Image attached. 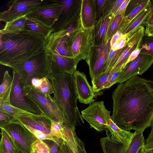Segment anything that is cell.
Segmentation results:
<instances>
[{
	"label": "cell",
	"mask_w": 153,
	"mask_h": 153,
	"mask_svg": "<svg viewBox=\"0 0 153 153\" xmlns=\"http://www.w3.org/2000/svg\"><path fill=\"white\" fill-rule=\"evenodd\" d=\"M13 78V86L10 96L11 105L33 114L45 115L33 101L24 94L20 77L14 71Z\"/></svg>",
	"instance_id": "obj_10"
},
{
	"label": "cell",
	"mask_w": 153,
	"mask_h": 153,
	"mask_svg": "<svg viewBox=\"0 0 153 153\" xmlns=\"http://www.w3.org/2000/svg\"><path fill=\"white\" fill-rule=\"evenodd\" d=\"M97 18L94 0L81 1L80 20L82 28L89 29L94 27Z\"/></svg>",
	"instance_id": "obj_19"
},
{
	"label": "cell",
	"mask_w": 153,
	"mask_h": 153,
	"mask_svg": "<svg viewBox=\"0 0 153 153\" xmlns=\"http://www.w3.org/2000/svg\"><path fill=\"white\" fill-rule=\"evenodd\" d=\"M53 90V100L60 111L64 123L75 130L84 123L78 109V95L74 75L66 73L53 74L48 77Z\"/></svg>",
	"instance_id": "obj_3"
},
{
	"label": "cell",
	"mask_w": 153,
	"mask_h": 153,
	"mask_svg": "<svg viewBox=\"0 0 153 153\" xmlns=\"http://www.w3.org/2000/svg\"><path fill=\"white\" fill-rule=\"evenodd\" d=\"M123 34L120 31H117L112 37L109 42V47L111 46L115 42L121 38ZM109 43V42H108Z\"/></svg>",
	"instance_id": "obj_49"
},
{
	"label": "cell",
	"mask_w": 153,
	"mask_h": 153,
	"mask_svg": "<svg viewBox=\"0 0 153 153\" xmlns=\"http://www.w3.org/2000/svg\"><path fill=\"white\" fill-rule=\"evenodd\" d=\"M152 149H153V124L151 126V132L145 140L143 146L141 149L146 150Z\"/></svg>",
	"instance_id": "obj_44"
},
{
	"label": "cell",
	"mask_w": 153,
	"mask_h": 153,
	"mask_svg": "<svg viewBox=\"0 0 153 153\" xmlns=\"http://www.w3.org/2000/svg\"><path fill=\"white\" fill-rule=\"evenodd\" d=\"M114 16L110 12L100 17L94 26L95 42L97 45L105 41L109 24Z\"/></svg>",
	"instance_id": "obj_22"
},
{
	"label": "cell",
	"mask_w": 153,
	"mask_h": 153,
	"mask_svg": "<svg viewBox=\"0 0 153 153\" xmlns=\"http://www.w3.org/2000/svg\"><path fill=\"white\" fill-rule=\"evenodd\" d=\"M46 2L36 7L27 17L38 20L47 26L53 28L62 14V5L57 0Z\"/></svg>",
	"instance_id": "obj_12"
},
{
	"label": "cell",
	"mask_w": 153,
	"mask_h": 153,
	"mask_svg": "<svg viewBox=\"0 0 153 153\" xmlns=\"http://www.w3.org/2000/svg\"><path fill=\"white\" fill-rule=\"evenodd\" d=\"M108 124L107 129L109 131L111 136H108L112 140L124 144L130 143L135 132L132 133L121 128L114 122L111 117L109 120Z\"/></svg>",
	"instance_id": "obj_21"
},
{
	"label": "cell",
	"mask_w": 153,
	"mask_h": 153,
	"mask_svg": "<svg viewBox=\"0 0 153 153\" xmlns=\"http://www.w3.org/2000/svg\"><path fill=\"white\" fill-rule=\"evenodd\" d=\"M15 148L14 153H24L21 150L15 145Z\"/></svg>",
	"instance_id": "obj_56"
},
{
	"label": "cell",
	"mask_w": 153,
	"mask_h": 153,
	"mask_svg": "<svg viewBox=\"0 0 153 153\" xmlns=\"http://www.w3.org/2000/svg\"><path fill=\"white\" fill-rule=\"evenodd\" d=\"M49 148L42 140L38 139L31 145V153H49Z\"/></svg>",
	"instance_id": "obj_38"
},
{
	"label": "cell",
	"mask_w": 153,
	"mask_h": 153,
	"mask_svg": "<svg viewBox=\"0 0 153 153\" xmlns=\"http://www.w3.org/2000/svg\"><path fill=\"white\" fill-rule=\"evenodd\" d=\"M0 110L10 115L15 120L18 118L26 117H33L36 114L28 112L12 105L10 102H4L0 101Z\"/></svg>",
	"instance_id": "obj_25"
},
{
	"label": "cell",
	"mask_w": 153,
	"mask_h": 153,
	"mask_svg": "<svg viewBox=\"0 0 153 153\" xmlns=\"http://www.w3.org/2000/svg\"><path fill=\"white\" fill-rule=\"evenodd\" d=\"M0 63L11 66L32 57L45 48V40L25 29L17 33H0Z\"/></svg>",
	"instance_id": "obj_2"
},
{
	"label": "cell",
	"mask_w": 153,
	"mask_h": 153,
	"mask_svg": "<svg viewBox=\"0 0 153 153\" xmlns=\"http://www.w3.org/2000/svg\"><path fill=\"white\" fill-rule=\"evenodd\" d=\"M25 29L33 32L45 40L54 31L53 28L47 26L38 20L27 17Z\"/></svg>",
	"instance_id": "obj_24"
},
{
	"label": "cell",
	"mask_w": 153,
	"mask_h": 153,
	"mask_svg": "<svg viewBox=\"0 0 153 153\" xmlns=\"http://www.w3.org/2000/svg\"><path fill=\"white\" fill-rule=\"evenodd\" d=\"M144 35L148 36H153V26L146 27Z\"/></svg>",
	"instance_id": "obj_52"
},
{
	"label": "cell",
	"mask_w": 153,
	"mask_h": 153,
	"mask_svg": "<svg viewBox=\"0 0 153 153\" xmlns=\"http://www.w3.org/2000/svg\"><path fill=\"white\" fill-rule=\"evenodd\" d=\"M45 50L51 62L52 73H66L74 75L79 61L73 57L62 56Z\"/></svg>",
	"instance_id": "obj_16"
},
{
	"label": "cell",
	"mask_w": 153,
	"mask_h": 153,
	"mask_svg": "<svg viewBox=\"0 0 153 153\" xmlns=\"http://www.w3.org/2000/svg\"><path fill=\"white\" fill-rule=\"evenodd\" d=\"M150 0H144L143 2L136 7L128 14L124 16L118 29H122L126 25L138 16L144 10L151 4Z\"/></svg>",
	"instance_id": "obj_30"
},
{
	"label": "cell",
	"mask_w": 153,
	"mask_h": 153,
	"mask_svg": "<svg viewBox=\"0 0 153 153\" xmlns=\"http://www.w3.org/2000/svg\"><path fill=\"white\" fill-rule=\"evenodd\" d=\"M144 24L146 27L153 26V7H152L150 12Z\"/></svg>",
	"instance_id": "obj_50"
},
{
	"label": "cell",
	"mask_w": 153,
	"mask_h": 153,
	"mask_svg": "<svg viewBox=\"0 0 153 153\" xmlns=\"http://www.w3.org/2000/svg\"><path fill=\"white\" fill-rule=\"evenodd\" d=\"M123 48L117 50H114L110 48L107 62L104 72H108L111 70Z\"/></svg>",
	"instance_id": "obj_35"
},
{
	"label": "cell",
	"mask_w": 153,
	"mask_h": 153,
	"mask_svg": "<svg viewBox=\"0 0 153 153\" xmlns=\"http://www.w3.org/2000/svg\"><path fill=\"white\" fill-rule=\"evenodd\" d=\"M153 64V57L140 53L135 59L128 63L123 69L115 84L123 83L134 76L141 75Z\"/></svg>",
	"instance_id": "obj_13"
},
{
	"label": "cell",
	"mask_w": 153,
	"mask_h": 153,
	"mask_svg": "<svg viewBox=\"0 0 153 153\" xmlns=\"http://www.w3.org/2000/svg\"><path fill=\"white\" fill-rule=\"evenodd\" d=\"M139 48L141 49L140 53L153 57V36H148L144 35L141 41Z\"/></svg>",
	"instance_id": "obj_33"
},
{
	"label": "cell",
	"mask_w": 153,
	"mask_h": 153,
	"mask_svg": "<svg viewBox=\"0 0 153 153\" xmlns=\"http://www.w3.org/2000/svg\"><path fill=\"white\" fill-rule=\"evenodd\" d=\"M130 1V0H124V1L121 4L114 16L120 13L126 9Z\"/></svg>",
	"instance_id": "obj_51"
},
{
	"label": "cell",
	"mask_w": 153,
	"mask_h": 153,
	"mask_svg": "<svg viewBox=\"0 0 153 153\" xmlns=\"http://www.w3.org/2000/svg\"><path fill=\"white\" fill-rule=\"evenodd\" d=\"M13 84V78L10 75L9 71L4 74L2 82L0 86V101L10 102V96Z\"/></svg>",
	"instance_id": "obj_26"
},
{
	"label": "cell",
	"mask_w": 153,
	"mask_h": 153,
	"mask_svg": "<svg viewBox=\"0 0 153 153\" xmlns=\"http://www.w3.org/2000/svg\"><path fill=\"white\" fill-rule=\"evenodd\" d=\"M79 101L84 104L92 103L95 96L92 87L83 72L76 71L74 74Z\"/></svg>",
	"instance_id": "obj_17"
},
{
	"label": "cell",
	"mask_w": 153,
	"mask_h": 153,
	"mask_svg": "<svg viewBox=\"0 0 153 153\" xmlns=\"http://www.w3.org/2000/svg\"><path fill=\"white\" fill-rule=\"evenodd\" d=\"M144 0H130L127 7L125 16L128 14L132 10L144 1Z\"/></svg>",
	"instance_id": "obj_46"
},
{
	"label": "cell",
	"mask_w": 153,
	"mask_h": 153,
	"mask_svg": "<svg viewBox=\"0 0 153 153\" xmlns=\"http://www.w3.org/2000/svg\"><path fill=\"white\" fill-rule=\"evenodd\" d=\"M111 117L121 128L143 132L153 124V81L134 76L119 83L112 95Z\"/></svg>",
	"instance_id": "obj_1"
},
{
	"label": "cell",
	"mask_w": 153,
	"mask_h": 153,
	"mask_svg": "<svg viewBox=\"0 0 153 153\" xmlns=\"http://www.w3.org/2000/svg\"><path fill=\"white\" fill-rule=\"evenodd\" d=\"M145 28L141 26L132 35L123 49L111 71L121 66L126 63L131 53L135 49L139 47L141 39L144 35Z\"/></svg>",
	"instance_id": "obj_18"
},
{
	"label": "cell",
	"mask_w": 153,
	"mask_h": 153,
	"mask_svg": "<svg viewBox=\"0 0 153 153\" xmlns=\"http://www.w3.org/2000/svg\"><path fill=\"white\" fill-rule=\"evenodd\" d=\"M110 111L105 108L103 101L94 102L81 111L83 119L90 126L98 131L107 129L111 117Z\"/></svg>",
	"instance_id": "obj_8"
},
{
	"label": "cell",
	"mask_w": 153,
	"mask_h": 153,
	"mask_svg": "<svg viewBox=\"0 0 153 153\" xmlns=\"http://www.w3.org/2000/svg\"><path fill=\"white\" fill-rule=\"evenodd\" d=\"M62 133L63 140L73 153H87L84 143L77 136L75 130L64 123Z\"/></svg>",
	"instance_id": "obj_20"
},
{
	"label": "cell",
	"mask_w": 153,
	"mask_h": 153,
	"mask_svg": "<svg viewBox=\"0 0 153 153\" xmlns=\"http://www.w3.org/2000/svg\"><path fill=\"white\" fill-rule=\"evenodd\" d=\"M0 128L8 134L16 146L24 153H31V145L38 139L24 125L17 120Z\"/></svg>",
	"instance_id": "obj_6"
},
{
	"label": "cell",
	"mask_w": 153,
	"mask_h": 153,
	"mask_svg": "<svg viewBox=\"0 0 153 153\" xmlns=\"http://www.w3.org/2000/svg\"><path fill=\"white\" fill-rule=\"evenodd\" d=\"M124 0H117L113 1L111 4L110 12L114 16L122 3Z\"/></svg>",
	"instance_id": "obj_47"
},
{
	"label": "cell",
	"mask_w": 153,
	"mask_h": 153,
	"mask_svg": "<svg viewBox=\"0 0 153 153\" xmlns=\"http://www.w3.org/2000/svg\"><path fill=\"white\" fill-rule=\"evenodd\" d=\"M129 39L126 35H123L121 38L110 47L109 48L114 50L122 49L125 47Z\"/></svg>",
	"instance_id": "obj_42"
},
{
	"label": "cell",
	"mask_w": 153,
	"mask_h": 153,
	"mask_svg": "<svg viewBox=\"0 0 153 153\" xmlns=\"http://www.w3.org/2000/svg\"><path fill=\"white\" fill-rule=\"evenodd\" d=\"M16 120L8 114L0 110V127Z\"/></svg>",
	"instance_id": "obj_43"
},
{
	"label": "cell",
	"mask_w": 153,
	"mask_h": 153,
	"mask_svg": "<svg viewBox=\"0 0 153 153\" xmlns=\"http://www.w3.org/2000/svg\"><path fill=\"white\" fill-rule=\"evenodd\" d=\"M151 5L144 10L138 16L124 26L120 31L129 39L132 35L144 23L149 16L151 9Z\"/></svg>",
	"instance_id": "obj_23"
},
{
	"label": "cell",
	"mask_w": 153,
	"mask_h": 153,
	"mask_svg": "<svg viewBox=\"0 0 153 153\" xmlns=\"http://www.w3.org/2000/svg\"><path fill=\"white\" fill-rule=\"evenodd\" d=\"M1 129V140L10 153H14L15 148L14 142L12 137L2 128Z\"/></svg>",
	"instance_id": "obj_36"
},
{
	"label": "cell",
	"mask_w": 153,
	"mask_h": 153,
	"mask_svg": "<svg viewBox=\"0 0 153 153\" xmlns=\"http://www.w3.org/2000/svg\"><path fill=\"white\" fill-rule=\"evenodd\" d=\"M37 115L33 117H21L18 118L17 120L23 125L28 126L46 134H50V130L42 126L35 119L34 117Z\"/></svg>",
	"instance_id": "obj_32"
},
{
	"label": "cell",
	"mask_w": 153,
	"mask_h": 153,
	"mask_svg": "<svg viewBox=\"0 0 153 153\" xmlns=\"http://www.w3.org/2000/svg\"><path fill=\"white\" fill-rule=\"evenodd\" d=\"M31 86L35 90L46 96L53 94L52 84L48 77L33 79L31 81Z\"/></svg>",
	"instance_id": "obj_27"
},
{
	"label": "cell",
	"mask_w": 153,
	"mask_h": 153,
	"mask_svg": "<svg viewBox=\"0 0 153 153\" xmlns=\"http://www.w3.org/2000/svg\"><path fill=\"white\" fill-rule=\"evenodd\" d=\"M125 66L126 65H124L110 71V73L104 87V89L109 88L115 84V82L118 76Z\"/></svg>",
	"instance_id": "obj_37"
},
{
	"label": "cell",
	"mask_w": 153,
	"mask_h": 153,
	"mask_svg": "<svg viewBox=\"0 0 153 153\" xmlns=\"http://www.w3.org/2000/svg\"><path fill=\"white\" fill-rule=\"evenodd\" d=\"M27 15L18 18L6 23L4 28L1 30L0 33H17L25 29Z\"/></svg>",
	"instance_id": "obj_28"
},
{
	"label": "cell",
	"mask_w": 153,
	"mask_h": 153,
	"mask_svg": "<svg viewBox=\"0 0 153 153\" xmlns=\"http://www.w3.org/2000/svg\"><path fill=\"white\" fill-rule=\"evenodd\" d=\"M72 34L69 29L53 31L45 40V49L62 56L73 57L66 45V41Z\"/></svg>",
	"instance_id": "obj_14"
},
{
	"label": "cell",
	"mask_w": 153,
	"mask_h": 153,
	"mask_svg": "<svg viewBox=\"0 0 153 153\" xmlns=\"http://www.w3.org/2000/svg\"><path fill=\"white\" fill-rule=\"evenodd\" d=\"M57 1L62 5V13H66L68 12L71 10L74 3V1L72 0Z\"/></svg>",
	"instance_id": "obj_45"
},
{
	"label": "cell",
	"mask_w": 153,
	"mask_h": 153,
	"mask_svg": "<svg viewBox=\"0 0 153 153\" xmlns=\"http://www.w3.org/2000/svg\"><path fill=\"white\" fill-rule=\"evenodd\" d=\"M126 10L114 16L112 19L109 24L104 42H108L118 30L125 16Z\"/></svg>",
	"instance_id": "obj_29"
},
{
	"label": "cell",
	"mask_w": 153,
	"mask_h": 153,
	"mask_svg": "<svg viewBox=\"0 0 153 153\" xmlns=\"http://www.w3.org/2000/svg\"><path fill=\"white\" fill-rule=\"evenodd\" d=\"M38 139L43 140L47 139L53 140L56 137H52L50 134H46L42 131L35 129L29 126L24 125Z\"/></svg>",
	"instance_id": "obj_41"
},
{
	"label": "cell",
	"mask_w": 153,
	"mask_h": 153,
	"mask_svg": "<svg viewBox=\"0 0 153 153\" xmlns=\"http://www.w3.org/2000/svg\"><path fill=\"white\" fill-rule=\"evenodd\" d=\"M129 144H124L112 140L109 136L100 139L103 153H138L143 146L145 140L143 132H136Z\"/></svg>",
	"instance_id": "obj_9"
},
{
	"label": "cell",
	"mask_w": 153,
	"mask_h": 153,
	"mask_svg": "<svg viewBox=\"0 0 153 153\" xmlns=\"http://www.w3.org/2000/svg\"><path fill=\"white\" fill-rule=\"evenodd\" d=\"M42 0H10L7 5L8 9L0 13V20L6 23L27 15L37 6L46 3Z\"/></svg>",
	"instance_id": "obj_11"
},
{
	"label": "cell",
	"mask_w": 153,
	"mask_h": 153,
	"mask_svg": "<svg viewBox=\"0 0 153 153\" xmlns=\"http://www.w3.org/2000/svg\"><path fill=\"white\" fill-rule=\"evenodd\" d=\"M0 153H10L6 149L1 139L0 143Z\"/></svg>",
	"instance_id": "obj_54"
},
{
	"label": "cell",
	"mask_w": 153,
	"mask_h": 153,
	"mask_svg": "<svg viewBox=\"0 0 153 153\" xmlns=\"http://www.w3.org/2000/svg\"><path fill=\"white\" fill-rule=\"evenodd\" d=\"M108 42L97 45L94 56H90L87 62L91 79L104 71L110 49Z\"/></svg>",
	"instance_id": "obj_15"
},
{
	"label": "cell",
	"mask_w": 153,
	"mask_h": 153,
	"mask_svg": "<svg viewBox=\"0 0 153 153\" xmlns=\"http://www.w3.org/2000/svg\"><path fill=\"white\" fill-rule=\"evenodd\" d=\"M110 71L103 72L91 79L92 88L94 92H98L104 89Z\"/></svg>",
	"instance_id": "obj_31"
},
{
	"label": "cell",
	"mask_w": 153,
	"mask_h": 153,
	"mask_svg": "<svg viewBox=\"0 0 153 153\" xmlns=\"http://www.w3.org/2000/svg\"><path fill=\"white\" fill-rule=\"evenodd\" d=\"M61 153H73V152L65 142L62 146Z\"/></svg>",
	"instance_id": "obj_53"
},
{
	"label": "cell",
	"mask_w": 153,
	"mask_h": 153,
	"mask_svg": "<svg viewBox=\"0 0 153 153\" xmlns=\"http://www.w3.org/2000/svg\"><path fill=\"white\" fill-rule=\"evenodd\" d=\"M138 153H153V149L146 150H144L141 149Z\"/></svg>",
	"instance_id": "obj_55"
},
{
	"label": "cell",
	"mask_w": 153,
	"mask_h": 153,
	"mask_svg": "<svg viewBox=\"0 0 153 153\" xmlns=\"http://www.w3.org/2000/svg\"><path fill=\"white\" fill-rule=\"evenodd\" d=\"M97 16V14L99 15V13L102 14L104 15L108 13L105 12L106 9L108 6H110L112 3V1L107 0H95Z\"/></svg>",
	"instance_id": "obj_40"
},
{
	"label": "cell",
	"mask_w": 153,
	"mask_h": 153,
	"mask_svg": "<svg viewBox=\"0 0 153 153\" xmlns=\"http://www.w3.org/2000/svg\"><path fill=\"white\" fill-rule=\"evenodd\" d=\"M150 2L151 3V6L152 7H153V0H150Z\"/></svg>",
	"instance_id": "obj_57"
},
{
	"label": "cell",
	"mask_w": 153,
	"mask_h": 153,
	"mask_svg": "<svg viewBox=\"0 0 153 153\" xmlns=\"http://www.w3.org/2000/svg\"><path fill=\"white\" fill-rule=\"evenodd\" d=\"M141 49L139 47L137 48L130 55L126 63V65L128 63L135 59L140 54Z\"/></svg>",
	"instance_id": "obj_48"
},
{
	"label": "cell",
	"mask_w": 153,
	"mask_h": 153,
	"mask_svg": "<svg viewBox=\"0 0 153 153\" xmlns=\"http://www.w3.org/2000/svg\"><path fill=\"white\" fill-rule=\"evenodd\" d=\"M64 123L51 120L50 135L53 137L63 139L62 131Z\"/></svg>",
	"instance_id": "obj_39"
},
{
	"label": "cell",
	"mask_w": 153,
	"mask_h": 153,
	"mask_svg": "<svg viewBox=\"0 0 153 153\" xmlns=\"http://www.w3.org/2000/svg\"><path fill=\"white\" fill-rule=\"evenodd\" d=\"M42 141L49 148V153H61L62 146L65 142L63 139L57 137L53 140L47 139Z\"/></svg>",
	"instance_id": "obj_34"
},
{
	"label": "cell",
	"mask_w": 153,
	"mask_h": 153,
	"mask_svg": "<svg viewBox=\"0 0 153 153\" xmlns=\"http://www.w3.org/2000/svg\"><path fill=\"white\" fill-rule=\"evenodd\" d=\"M24 94L33 101L51 120L63 123L62 116L51 95L46 96L37 91L32 86L22 88Z\"/></svg>",
	"instance_id": "obj_7"
},
{
	"label": "cell",
	"mask_w": 153,
	"mask_h": 153,
	"mask_svg": "<svg viewBox=\"0 0 153 153\" xmlns=\"http://www.w3.org/2000/svg\"><path fill=\"white\" fill-rule=\"evenodd\" d=\"M10 68L19 76L22 88L31 86L33 79L48 77L52 73L51 62L45 48L38 54Z\"/></svg>",
	"instance_id": "obj_4"
},
{
	"label": "cell",
	"mask_w": 153,
	"mask_h": 153,
	"mask_svg": "<svg viewBox=\"0 0 153 153\" xmlns=\"http://www.w3.org/2000/svg\"><path fill=\"white\" fill-rule=\"evenodd\" d=\"M94 43V27L89 29L81 28L71 35L66 45L73 58L79 61L83 59L87 62Z\"/></svg>",
	"instance_id": "obj_5"
}]
</instances>
